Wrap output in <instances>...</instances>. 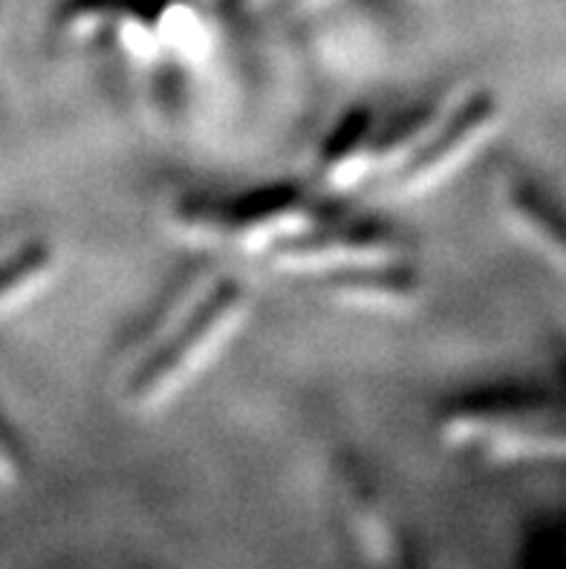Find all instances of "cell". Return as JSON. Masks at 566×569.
Returning <instances> with one entry per match:
<instances>
[{"label": "cell", "instance_id": "obj_1", "mask_svg": "<svg viewBox=\"0 0 566 569\" xmlns=\"http://www.w3.org/2000/svg\"><path fill=\"white\" fill-rule=\"evenodd\" d=\"M255 310V292L237 274H217L180 325L119 376V399L133 413L166 411L215 368Z\"/></svg>", "mask_w": 566, "mask_h": 569}, {"label": "cell", "instance_id": "obj_2", "mask_svg": "<svg viewBox=\"0 0 566 569\" xmlns=\"http://www.w3.org/2000/svg\"><path fill=\"white\" fill-rule=\"evenodd\" d=\"M321 211L316 197L298 188H258L246 194H197L173 202L168 229L182 243L200 252H229L264 260L287 240L318 223Z\"/></svg>", "mask_w": 566, "mask_h": 569}, {"label": "cell", "instance_id": "obj_3", "mask_svg": "<svg viewBox=\"0 0 566 569\" xmlns=\"http://www.w3.org/2000/svg\"><path fill=\"white\" fill-rule=\"evenodd\" d=\"M448 448L488 462H546L564 457V413L553 399L529 390L474 393L439 413Z\"/></svg>", "mask_w": 566, "mask_h": 569}, {"label": "cell", "instance_id": "obj_4", "mask_svg": "<svg viewBox=\"0 0 566 569\" xmlns=\"http://www.w3.org/2000/svg\"><path fill=\"white\" fill-rule=\"evenodd\" d=\"M503 128V104L495 93L463 87L448 113L428 133L419 151L379 182V194L390 200H423L457 180L486 151Z\"/></svg>", "mask_w": 566, "mask_h": 569}, {"label": "cell", "instance_id": "obj_5", "mask_svg": "<svg viewBox=\"0 0 566 569\" xmlns=\"http://www.w3.org/2000/svg\"><path fill=\"white\" fill-rule=\"evenodd\" d=\"M408 258V240L379 220H341L324 214L318 223L266 254L269 272L318 281L327 274L374 263V260Z\"/></svg>", "mask_w": 566, "mask_h": 569}, {"label": "cell", "instance_id": "obj_6", "mask_svg": "<svg viewBox=\"0 0 566 569\" xmlns=\"http://www.w3.org/2000/svg\"><path fill=\"white\" fill-rule=\"evenodd\" d=\"M309 283L324 301L365 316H405L423 296V278L408 258L374 260Z\"/></svg>", "mask_w": 566, "mask_h": 569}, {"label": "cell", "instance_id": "obj_7", "mask_svg": "<svg viewBox=\"0 0 566 569\" xmlns=\"http://www.w3.org/2000/svg\"><path fill=\"white\" fill-rule=\"evenodd\" d=\"M497 209L512 238L520 240L532 254H538L555 274H564V214L560 202L538 180L524 173L506 177L497 191Z\"/></svg>", "mask_w": 566, "mask_h": 569}, {"label": "cell", "instance_id": "obj_8", "mask_svg": "<svg viewBox=\"0 0 566 569\" xmlns=\"http://www.w3.org/2000/svg\"><path fill=\"white\" fill-rule=\"evenodd\" d=\"M376 119L367 110L345 116L330 137L324 139L321 151L312 159V186L316 194H352L365 186H374L376 177Z\"/></svg>", "mask_w": 566, "mask_h": 569}, {"label": "cell", "instance_id": "obj_9", "mask_svg": "<svg viewBox=\"0 0 566 569\" xmlns=\"http://www.w3.org/2000/svg\"><path fill=\"white\" fill-rule=\"evenodd\" d=\"M58 278V252L50 240L0 231V318L18 316L41 301Z\"/></svg>", "mask_w": 566, "mask_h": 569}, {"label": "cell", "instance_id": "obj_10", "mask_svg": "<svg viewBox=\"0 0 566 569\" xmlns=\"http://www.w3.org/2000/svg\"><path fill=\"white\" fill-rule=\"evenodd\" d=\"M215 278H217L215 269H208V267L188 269L186 274H180V278H177V281H173L171 287L157 298V301H153L151 310L142 312V316L137 318L133 330H130L128 336L119 341V347H116V353H113L116 379L128 373L137 361H142L145 356L151 353L153 347L159 345V341L166 339L173 327L180 325L182 318L197 307V301L206 296L208 287L215 283Z\"/></svg>", "mask_w": 566, "mask_h": 569}, {"label": "cell", "instance_id": "obj_11", "mask_svg": "<svg viewBox=\"0 0 566 569\" xmlns=\"http://www.w3.org/2000/svg\"><path fill=\"white\" fill-rule=\"evenodd\" d=\"M463 90V87H459ZM459 90H448V93H439L434 99H425L419 104H410L408 110H401L399 116L387 119V122H376V177L374 186L385 182L394 171H399L416 151L419 144L428 139V133L439 124L448 108L454 104V99L459 96Z\"/></svg>", "mask_w": 566, "mask_h": 569}, {"label": "cell", "instance_id": "obj_12", "mask_svg": "<svg viewBox=\"0 0 566 569\" xmlns=\"http://www.w3.org/2000/svg\"><path fill=\"white\" fill-rule=\"evenodd\" d=\"M151 23L162 58L200 64L211 52V23L197 0H133Z\"/></svg>", "mask_w": 566, "mask_h": 569}, {"label": "cell", "instance_id": "obj_13", "mask_svg": "<svg viewBox=\"0 0 566 569\" xmlns=\"http://www.w3.org/2000/svg\"><path fill=\"white\" fill-rule=\"evenodd\" d=\"M23 469V455L21 446L14 440L12 426L7 422V417L0 413V480H14Z\"/></svg>", "mask_w": 566, "mask_h": 569}]
</instances>
